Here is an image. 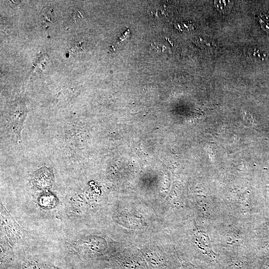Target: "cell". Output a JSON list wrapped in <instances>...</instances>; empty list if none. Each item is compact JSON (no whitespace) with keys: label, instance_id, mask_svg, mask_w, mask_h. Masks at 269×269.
I'll return each mask as SVG.
<instances>
[{"label":"cell","instance_id":"1","mask_svg":"<svg viewBox=\"0 0 269 269\" xmlns=\"http://www.w3.org/2000/svg\"><path fill=\"white\" fill-rule=\"evenodd\" d=\"M26 116V110L21 103L13 105L9 112V131L14 138L17 140L20 138V132Z\"/></svg>","mask_w":269,"mask_h":269},{"label":"cell","instance_id":"2","mask_svg":"<svg viewBox=\"0 0 269 269\" xmlns=\"http://www.w3.org/2000/svg\"><path fill=\"white\" fill-rule=\"evenodd\" d=\"M53 176L49 169H41L34 176V181L38 187L45 188L49 187L52 184Z\"/></svg>","mask_w":269,"mask_h":269},{"label":"cell","instance_id":"3","mask_svg":"<svg viewBox=\"0 0 269 269\" xmlns=\"http://www.w3.org/2000/svg\"><path fill=\"white\" fill-rule=\"evenodd\" d=\"M53 12L52 9L48 7H45L42 9L40 14V18L42 24L48 25L52 23Z\"/></svg>","mask_w":269,"mask_h":269},{"label":"cell","instance_id":"4","mask_svg":"<svg viewBox=\"0 0 269 269\" xmlns=\"http://www.w3.org/2000/svg\"><path fill=\"white\" fill-rule=\"evenodd\" d=\"M258 19L262 28L269 33V14L264 12L258 14Z\"/></svg>","mask_w":269,"mask_h":269},{"label":"cell","instance_id":"5","mask_svg":"<svg viewBox=\"0 0 269 269\" xmlns=\"http://www.w3.org/2000/svg\"><path fill=\"white\" fill-rule=\"evenodd\" d=\"M251 56L256 60L262 61L267 58L268 53L265 50L255 48L251 52Z\"/></svg>","mask_w":269,"mask_h":269},{"label":"cell","instance_id":"6","mask_svg":"<svg viewBox=\"0 0 269 269\" xmlns=\"http://www.w3.org/2000/svg\"><path fill=\"white\" fill-rule=\"evenodd\" d=\"M229 2H227L226 0H215L214 1V5L219 10L224 11L228 8Z\"/></svg>","mask_w":269,"mask_h":269},{"label":"cell","instance_id":"7","mask_svg":"<svg viewBox=\"0 0 269 269\" xmlns=\"http://www.w3.org/2000/svg\"><path fill=\"white\" fill-rule=\"evenodd\" d=\"M73 19L75 21H77L78 19L83 17V15L82 13V11L80 9L75 10L73 14Z\"/></svg>","mask_w":269,"mask_h":269}]
</instances>
